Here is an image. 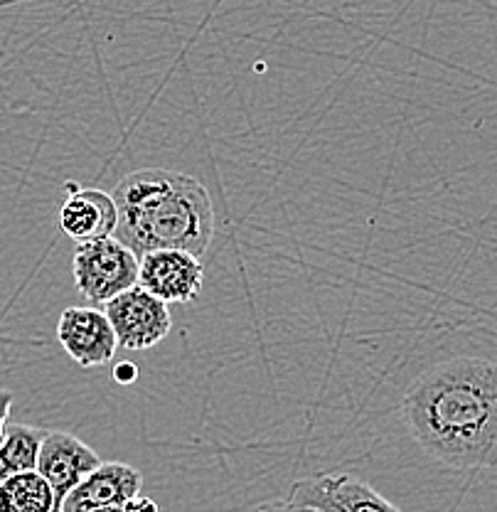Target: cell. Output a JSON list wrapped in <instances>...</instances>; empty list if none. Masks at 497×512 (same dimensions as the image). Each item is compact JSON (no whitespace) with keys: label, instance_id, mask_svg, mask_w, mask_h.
<instances>
[{"label":"cell","instance_id":"e0dca14e","mask_svg":"<svg viewBox=\"0 0 497 512\" xmlns=\"http://www.w3.org/2000/svg\"><path fill=\"white\" fill-rule=\"evenodd\" d=\"M89 512H124V508H119V505H111V508H96V510H89Z\"/></svg>","mask_w":497,"mask_h":512},{"label":"cell","instance_id":"6da1fadb","mask_svg":"<svg viewBox=\"0 0 497 512\" xmlns=\"http://www.w3.org/2000/svg\"><path fill=\"white\" fill-rule=\"evenodd\" d=\"M402 416L443 466L497 468V362L463 355L431 367L406 389Z\"/></svg>","mask_w":497,"mask_h":512},{"label":"cell","instance_id":"5bb4252c","mask_svg":"<svg viewBox=\"0 0 497 512\" xmlns=\"http://www.w3.org/2000/svg\"><path fill=\"white\" fill-rule=\"evenodd\" d=\"M10 409H13V392H8V389H0V441H3L5 429H8Z\"/></svg>","mask_w":497,"mask_h":512},{"label":"cell","instance_id":"8fae6325","mask_svg":"<svg viewBox=\"0 0 497 512\" xmlns=\"http://www.w3.org/2000/svg\"><path fill=\"white\" fill-rule=\"evenodd\" d=\"M0 512H55V490L37 468L0 483Z\"/></svg>","mask_w":497,"mask_h":512},{"label":"cell","instance_id":"4fadbf2b","mask_svg":"<svg viewBox=\"0 0 497 512\" xmlns=\"http://www.w3.org/2000/svg\"><path fill=\"white\" fill-rule=\"evenodd\" d=\"M254 512H320L315 508H306V505H296L291 500H271V503L259 505Z\"/></svg>","mask_w":497,"mask_h":512},{"label":"cell","instance_id":"5b68a950","mask_svg":"<svg viewBox=\"0 0 497 512\" xmlns=\"http://www.w3.org/2000/svg\"><path fill=\"white\" fill-rule=\"evenodd\" d=\"M288 500L320 512H402L372 485L350 473H320L298 480Z\"/></svg>","mask_w":497,"mask_h":512},{"label":"cell","instance_id":"9c48e42d","mask_svg":"<svg viewBox=\"0 0 497 512\" xmlns=\"http://www.w3.org/2000/svg\"><path fill=\"white\" fill-rule=\"evenodd\" d=\"M67 200L60 210V227L72 242L87 244L111 237L119 222V207L114 195L96 188H79L67 183Z\"/></svg>","mask_w":497,"mask_h":512},{"label":"cell","instance_id":"7c38bea8","mask_svg":"<svg viewBox=\"0 0 497 512\" xmlns=\"http://www.w3.org/2000/svg\"><path fill=\"white\" fill-rule=\"evenodd\" d=\"M45 431L25 424H8L0 441V483L20 471L37 468V453Z\"/></svg>","mask_w":497,"mask_h":512},{"label":"cell","instance_id":"7a4b0ae2","mask_svg":"<svg viewBox=\"0 0 497 512\" xmlns=\"http://www.w3.org/2000/svg\"><path fill=\"white\" fill-rule=\"evenodd\" d=\"M119 207L114 237L141 259L158 249L202 256L215 237V205L205 185L178 170L128 173L114 192Z\"/></svg>","mask_w":497,"mask_h":512},{"label":"cell","instance_id":"2e32d148","mask_svg":"<svg viewBox=\"0 0 497 512\" xmlns=\"http://www.w3.org/2000/svg\"><path fill=\"white\" fill-rule=\"evenodd\" d=\"M114 380L119 384H133L138 380V367L133 362H119L114 367Z\"/></svg>","mask_w":497,"mask_h":512},{"label":"cell","instance_id":"3957f363","mask_svg":"<svg viewBox=\"0 0 497 512\" xmlns=\"http://www.w3.org/2000/svg\"><path fill=\"white\" fill-rule=\"evenodd\" d=\"M138 256L119 237L77 244L72 256L74 286L89 306L104 308L111 298L138 284Z\"/></svg>","mask_w":497,"mask_h":512},{"label":"cell","instance_id":"9a60e30c","mask_svg":"<svg viewBox=\"0 0 497 512\" xmlns=\"http://www.w3.org/2000/svg\"><path fill=\"white\" fill-rule=\"evenodd\" d=\"M124 512H160V510H158L156 500H151V498H146V495L138 493L136 498H131L124 505Z\"/></svg>","mask_w":497,"mask_h":512},{"label":"cell","instance_id":"8992f818","mask_svg":"<svg viewBox=\"0 0 497 512\" xmlns=\"http://www.w3.org/2000/svg\"><path fill=\"white\" fill-rule=\"evenodd\" d=\"M205 266L183 249H158L138 261V286L165 303H190L200 296Z\"/></svg>","mask_w":497,"mask_h":512},{"label":"cell","instance_id":"277c9868","mask_svg":"<svg viewBox=\"0 0 497 512\" xmlns=\"http://www.w3.org/2000/svg\"><path fill=\"white\" fill-rule=\"evenodd\" d=\"M104 313L114 325L119 348L128 352L156 348L173 328L168 303L138 284L104 303Z\"/></svg>","mask_w":497,"mask_h":512},{"label":"cell","instance_id":"52a82bcc","mask_svg":"<svg viewBox=\"0 0 497 512\" xmlns=\"http://www.w3.org/2000/svg\"><path fill=\"white\" fill-rule=\"evenodd\" d=\"M57 340L79 367H101L114 360L119 350L114 325L96 306L64 308L57 323Z\"/></svg>","mask_w":497,"mask_h":512},{"label":"cell","instance_id":"ba28073f","mask_svg":"<svg viewBox=\"0 0 497 512\" xmlns=\"http://www.w3.org/2000/svg\"><path fill=\"white\" fill-rule=\"evenodd\" d=\"M101 463L99 453L67 431H45L37 453V471L55 490V512H60L64 498L82 483Z\"/></svg>","mask_w":497,"mask_h":512},{"label":"cell","instance_id":"30bf717a","mask_svg":"<svg viewBox=\"0 0 497 512\" xmlns=\"http://www.w3.org/2000/svg\"><path fill=\"white\" fill-rule=\"evenodd\" d=\"M143 476L138 468L126 463L101 461L72 493L64 498L60 512H89L96 508H124L131 498L141 493Z\"/></svg>","mask_w":497,"mask_h":512}]
</instances>
